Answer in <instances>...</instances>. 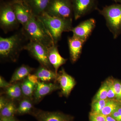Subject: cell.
<instances>
[{
    "label": "cell",
    "instance_id": "6da1fadb",
    "mask_svg": "<svg viewBox=\"0 0 121 121\" xmlns=\"http://www.w3.org/2000/svg\"><path fill=\"white\" fill-rule=\"evenodd\" d=\"M37 17L43 24L55 44L60 40L63 32L71 31L73 28L72 19L52 16L45 12Z\"/></svg>",
    "mask_w": 121,
    "mask_h": 121
},
{
    "label": "cell",
    "instance_id": "7a4b0ae2",
    "mask_svg": "<svg viewBox=\"0 0 121 121\" xmlns=\"http://www.w3.org/2000/svg\"><path fill=\"white\" fill-rule=\"evenodd\" d=\"M23 32L29 41L39 43L48 48L55 44L43 24L34 15H33L27 23L23 27Z\"/></svg>",
    "mask_w": 121,
    "mask_h": 121
},
{
    "label": "cell",
    "instance_id": "3957f363",
    "mask_svg": "<svg viewBox=\"0 0 121 121\" xmlns=\"http://www.w3.org/2000/svg\"><path fill=\"white\" fill-rule=\"evenodd\" d=\"M20 35L15 34L9 37H0V56L4 60L15 62L21 51L23 49Z\"/></svg>",
    "mask_w": 121,
    "mask_h": 121
},
{
    "label": "cell",
    "instance_id": "277c9868",
    "mask_svg": "<svg viewBox=\"0 0 121 121\" xmlns=\"http://www.w3.org/2000/svg\"><path fill=\"white\" fill-rule=\"evenodd\" d=\"M97 10L105 19L107 26L116 39L121 33V4L106 5Z\"/></svg>",
    "mask_w": 121,
    "mask_h": 121
},
{
    "label": "cell",
    "instance_id": "5b68a950",
    "mask_svg": "<svg viewBox=\"0 0 121 121\" xmlns=\"http://www.w3.org/2000/svg\"><path fill=\"white\" fill-rule=\"evenodd\" d=\"M45 12L52 16L72 19L73 12L71 0H51Z\"/></svg>",
    "mask_w": 121,
    "mask_h": 121
},
{
    "label": "cell",
    "instance_id": "8992f818",
    "mask_svg": "<svg viewBox=\"0 0 121 121\" xmlns=\"http://www.w3.org/2000/svg\"><path fill=\"white\" fill-rule=\"evenodd\" d=\"M23 49L27 51L41 66L52 70V66L48 60L47 48L37 42L30 41L24 46Z\"/></svg>",
    "mask_w": 121,
    "mask_h": 121
},
{
    "label": "cell",
    "instance_id": "52a82bcc",
    "mask_svg": "<svg viewBox=\"0 0 121 121\" xmlns=\"http://www.w3.org/2000/svg\"><path fill=\"white\" fill-rule=\"evenodd\" d=\"M19 24L17 19L12 4H5L0 7V25L5 31L15 28Z\"/></svg>",
    "mask_w": 121,
    "mask_h": 121
},
{
    "label": "cell",
    "instance_id": "ba28073f",
    "mask_svg": "<svg viewBox=\"0 0 121 121\" xmlns=\"http://www.w3.org/2000/svg\"><path fill=\"white\" fill-rule=\"evenodd\" d=\"M75 20L97 10V0H71Z\"/></svg>",
    "mask_w": 121,
    "mask_h": 121
},
{
    "label": "cell",
    "instance_id": "9c48e42d",
    "mask_svg": "<svg viewBox=\"0 0 121 121\" xmlns=\"http://www.w3.org/2000/svg\"><path fill=\"white\" fill-rule=\"evenodd\" d=\"M30 115L38 121H73L72 116L59 111L50 112L35 108Z\"/></svg>",
    "mask_w": 121,
    "mask_h": 121
},
{
    "label": "cell",
    "instance_id": "30bf717a",
    "mask_svg": "<svg viewBox=\"0 0 121 121\" xmlns=\"http://www.w3.org/2000/svg\"><path fill=\"white\" fill-rule=\"evenodd\" d=\"M95 20L93 18H90L81 22L72 28L71 31L73 33V36L86 42L95 28Z\"/></svg>",
    "mask_w": 121,
    "mask_h": 121
},
{
    "label": "cell",
    "instance_id": "8fae6325",
    "mask_svg": "<svg viewBox=\"0 0 121 121\" xmlns=\"http://www.w3.org/2000/svg\"><path fill=\"white\" fill-rule=\"evenodd\" d=\"M12 4L17 22L24 27L33 15L31 11L24 1L17 0Z\"/></svg>",
    "mask_w": 121,
    "mask_h": 121
},
{
    "label": "cell",
    "instance_id": "7c38bea8",
    "mask_svg": "<svg viewBox=\"0 0 121 121\" xmlns=\"http://www.w3.org/2000/svg\"><path fill=\"white\" fill-rule=\"evenodd\" d=\"M60 89L59 86L56 82H44L39 80L34 92V102L36 103L39 102L46 95Z\"/></svg>",
    "mask_w": 121,
    "mask_h": 121
},
{
    "label": "cell",
    "instance_id": "4fadbf2b",
    "mask_svg": "<svg viewBox=\"0 0 121 121\" xmlns=\"http://www.w3.org/2000/svg\"><path fill=\"white\" fill-rule=\"evenodd\" d=\"M56 82L59 84L61 93L67 97L69 95L76 84L74 78L68 74L63 68L58 73Z\"/></svg>",
    "mask_w": 121,
    "mask_h": 121
},
{
    "label": "cell",
    "instance_id": "5bb4252c",
    "mask_svg": "<svg viewBox=\"0 0 121 121\" xmlns=\"http://www.w3.org/2000/svg\"><path fill=\"white\" fill-rule=\"evenodd\" d=\"M48 54L49 62L54 68L55 72L58 74L59 68L62 65L65 64L67 59L60 56L59 53L57 44H55L48 48Z\"/></svg>",
    "mask_w": 121,
    "mask_h": 121
},
{
    "label": "cell",
    "instance_id": "9a60e30c",
    "mask_svg": "<svg viewBox=\"0 0 121 121\" xmlns=\"http://www.w3.org/2000/svg\"><path fill=\"white\" fill-rule=\"evenodd\" d=\"M68 41L71 60L74 63L79 58L85 42L73 36L68 37Z\"/></svg>",
    "mask_w": 121,
    "mask_h": 121
},
{
    "label": "cell",
    "instance_id": "2e32d148",
    "mask_svg": "<svg viewBox=\"0 0 121 121\" xmlns=\"http://www.w3.org/2000/svg\"><path fill=\"white\" fill-rule=\"evenodd\" d=\"M51 0H24L33 15L38 17L45 12Z\"/></svg>",
    "mask_w": 121,
    "mask_h": 121
},
{
    "label": "cell",
    "instance_id": "e0dca14e",
    "mask_svg": "<svg viewBox=\"0 0 121 121\" xmlns=\"http://www.w3.org/2000/svg\"><path fill=\"white\" fill-rule=\"evenodd\" d=\"M35 74L37 76L40 81L44 82H50L54 81L56 82L58 74L55 71L48 69L40 65L36 71Z\"/></svg>",
    "mask_w": 121,
    "mask_h": 121
},
{
    "label": "cell",
    "instance_id": "ac0fdd59",
    "mask_svg": "<svg viewBox=\"0 0 121 121\" xmlns=\"http://www.w3.org/2000/svg\"><path fill=\"white\" fill-rule=\"evenodd\" d=\"M33 70V68L28 65H22L15 71L9 82L13 84L23 80L31 74Z\"/></svg>",
    "mask_w": 121,
    "mask_h": 121
},
{
    "label": "cell",
    "instance_id": "d6986e66",
    "mask_svg": "<svg viewBox=\"0 0 121 121\" xmlns=\"http://www.w3.org/2000/svg\"><path fill=\"white\" fill-rule=\"evenodd\" d=\"M32 101L30 99L24 97L21 99L19 105L17 106V115L31 114L35 108Z\"/></svg>",
    "mask_w": 121,
    "mask_h": 121
},
{
    "label": "cell",
    "instance_id": "ffe728a7",
    "mask_svg": "<svg viewBox=\"0 0 121 121\" xmlns=\"http://www.w3.org/2000/svg\"><path fill=\"white\" fill-rule=\"evenodd\" d=\"M36 86L29 81L27 78L24 79L21 83V86L24 97L33 100V95Z\"/></svg>",
    "mask_w": 121,
    "mask_h": 121
},
{
    "label": "cell",
    "instance_id": "44dd1931",
    "mask_svg": "<svg viewBox=\"0 0 121 121\" xmlns=\"http://www.w3.org/2000/svg\"><path fill=\"white\" fill-rule=\"evenodd\" d=\"M17 106L15 101L10 100L6 105L0 110V118L15 117L17 113Z\"/></svg>",
    "mask_w": 121,
    "mask_h": 121
},
{
    "label": "cell",
    "instance_id": "7402d4cb",
    "mask_svg": "<svg viewBox=\"0 0 121 121\" xmlns=\"http://www.w3.org/2000/svg\"><path fill=\"white\" fill-rule=\"evenodd\" d=\"M121 101L114 99H109L105 106L99 113L105 116L110 115L121 106Z\"/></svg>",
    "mask_w": 121,
    "mask_h": 121
},
{
    "label": "cell",
    "instance_id": "603a6c76",
    "mask_svg": "<svg viewBox=\"0 0 121 121\" xmlns=\"http://www.w3.org/2000/svg\"><path fill=\"white\" fill-rule=\"evenodd\" d=\"M108 85L106 82H105L99 88L93 99V101L101 99H107L108 97Z\"/></svg>",
    "mask_w": 121,
    "mask_h": 121
},
{
    "label": "cell",
    "instance_id": "cb8c5ba5",
    "mask_svg": "<svg viewBox=\"0 0 121 121\" xmlns=\"http://www.w3.org/2000/svg\"><path fill=\"white\" fill-rule=\"evenodd\" d=\"M109 99H107L93 102L91 105V112L99 113L105 106Z\"/></svg>",
    "mask_w": 121,
    "mask_h": 121
},
{
    "label": "cell",
    "instance_id": "d4e9b609",
    "mask_svg": "<svg viewBox=\"0 0 121 121\" xmlns=\"http://www.w3.org/2000/svg\"><path fill=\"white\" fill-rule=\"evenodd\" d=\"M106 82L108 85V98L109 99H114L116 98V95L114 86V80L112 78H109Z\"/></svg>",
    "mask_w": 121,
    "mask_h": 121
},
{
    "label": "cell",
    "instance_id": "484cf974",
    "mask_svg": "<svg viewBox=\"0 0 121 121\" xmlns=\"http://www.w3.org/2000/svg\"><path fill=\"white\" fill-rule=\"evenodd\" d=\"M114 86L117 100L121 101V82L118 80H114Z\"/></svg>",
    "mask_w": 121,
    "mask_h": 121
},
{
    "label": "cell",
    "instance_id": "4316f807",
    "mask_svg": "<svg viewBox=\"0 0 121 121\" xmlns=\"http://www.w3.org/2000/svg\"><path fill=\"white\" fill-rule=\"evenodd\" d=\"M106 116L100 113L91 112L90 121H105Z\"/></svg>",
    "mask_w": 121,
    "mask_h": 121
},
{
    "label": "cell",
    "instance_id": "83f0119b",
    "mask_svg": "<svg viewBox=\"0 0 121 121\" xmlns=\"http://www.w3.org/2000/svg\"><path fill=\"white\" fill-rule=\"evenodd\" d=\"M12 84L8 82L4 78L0 76V87L5 90L12 86Z\"/></svg>",
    "mask_w": 121,
    "mask_h": 121
},
{
    "label": "cell",
    "instance_id": "f1b7e54d",
    "mask_svg": "<svg viewBox=\"0 0 121 121\" xmlns=\"http://www.w3.org/2000/svg\"><path fill=\"white\" fill-rule=\"evenodd\" d=\"M10 99H9L7 97L1 95L0 97V110L4 107Z\"/></svg>",
    "mask_w": 121,
    "mask_h": 121
},
{
    "label": "cell",
    "instance_id": "f546056e",
    "mask_svg": "<svg viewBox=\"0 0 121 121\" xmlns=\"http://www.w3.org/2000/svg\"><path fill=\"white\" fill-rule=\"evenodd\" d=\"M27 78L30 82L36 85L39 81L37 76L35 74H30L27 77Z\"/></svg>",
    "mask_w": 121,
    "mask_h": 121
},
{
    "label": "cell",
    "instance_id": "4dcf8cb0",
    "mask_svg": "<svg viewBox=\"0 0 121 121\" xmlns=\"http://www.w3.org/2000/svg\"><path fill=\"white\" fill-rule=\"evenodd\" d=\"M110 115L111 117H112L116 121H121L119 113L118 112L117 110L114 111Z\"/></svg>",
    "mask_w": 121,
    "mask_h": 121
},
{
    "label": "cell",
    "instance_id": "1f68e13d",
    "mask_svg": "<svg viewBox=\"0 0 121 121\" xmlns=\"http://www.w3.org/2000/svg\"><path fill=\"white\" fill-rule=\"evenodd\" d=\"M0 118V121H19L15 117L9 118Z\"/></svg>",
    "mask_w": 121,
    "mask_h": 121
},
{
    "label": "cell",
    "instance_id": "d6a6232c",
    "mask_svg": "<svg viewBox=\"0 0 121 121\" xmlns=\"http://www.w3.org/2000/svg\"><path fill=\"white\" fill-rule=\"evenodd\" d=\"M105 121H117L111 115L106 116Z\"/></svg>",
    "mask_w": 121,
    "mask_h": 121
},
{
    "label": "cell",
    "instance_id": "836d02e7",
    "mask_svg": "<svg viewBox=\"0 0 121 121\" xmlns=\"http://www.w3.org/2000/svg\"><path fill=\"white\" fill-rule=\"evenodd\" d=\"M118 112L119 113V116H120V118L121 120V106L118 108L117 109Z\"/></svg>",
    "mask_w": 121,
    "mask_h": 121
},
{
    "label": "cell",
    "instance_id": "e575fe53",
    "mask_svg": "<svg viewBox=\"0 0 121 121\" xmlns=\"http://www.w3.org/2000/svg\"><path fill=\"white\" fill-rule=\"evenodd\" d=\"M112 0L114 1L116 3H119L121 4V0Z\"/></svg>",
    "mask_w": 121,
    "mask_h": 121
},
{
    "label": "cell",
    "instance_id": "d590c367",
    "mask_svg": "<svg viewBox=\"0 0 121 121\" xmlns=\"http://www.w3.org/2000/svg\"></svg>",
    "mask_w": 121,
    "mask_h": 121
}]
</instances>
